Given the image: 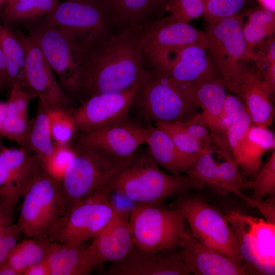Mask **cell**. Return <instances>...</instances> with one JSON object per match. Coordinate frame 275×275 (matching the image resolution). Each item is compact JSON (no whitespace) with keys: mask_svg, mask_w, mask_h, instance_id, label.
<instances>
[{"mask_svg":"<svg viewBox=\"0 0 275 275\" xmlns=\"http://www.w3.org/2000/svg\"><path fill=\"white\" fill-rule=\"evenodd\" d=\"M48 120L50 131L54 142L69 144L72 142L77 131L74 120L67 108L49 109Z\"/></svg>","mask_w":275,"mask_h":275,"instance_id":"obj_37","label":"cell"},{"mask_svg":"<svg viewBox=\"0 0 275 275\" xmlns=\"http://www.w3.org/2000/svg\"><path fill=\"white\" fill-rule=\"evenodd\" d=\"M247 0H206L203 16L210 23L238 14Z\"/></svg>","mask_w":275,"mask_h":275,"instance_id":"obj_41","label":"cell"},{"mask_svg":"<svg viewBox=\"0 0 275 275\" xmlns=\"http://www.w3.org/2000/svg\"><path fill=\"white\" fill-rule=\"evenodd\" d=\"M142 30L122 29L94 46L76 96L84 101L96 94L125 90L141 81L145 69L140 43Z\"/></svg>","mask_w":275,"mask_h":275,"instance_id":"obj_1","label":"cell"},{"mask_svg":"<svg viewBox=\"0 0 275 275\" xmlns=\"http://www.w3.org/2000/svg\"><path fill=\"white\" fill-rule=\"evenodd\" d=\"M129 213H120L89 245L98 264L115 263L126 258L135 246L130 229Z\"/></svg>","mask_w":275,"mask_h":275,"instance_id":"obj_21","label":"cell"},{"mask_svg":"<svg viewBox=\"0 0 275 275\" xmlns=\"http://www.w3.org/2000/svg\"><path fill=\"white\" fill-rule=\"evenodd\" d=\"M171 0H150L152 11H164L166 5Z\"/></svg>","mask_w":275,"mask_h":275,"instance_id":"obj_51","label":"cell"},{"mask_svg":"<svg viewBox=\"0 0 275 275\" xmlns=\"http://www.w3.org/2000/svg\"><path fill=\"white\" fill-rule=\"evenodd\" d=\"M9 253L6 262L19 275L32 265L45 259L50 241L46 235L29 237Z\"/></svg>","mask_w":275,"mask_h":275,"instance_id":"obj_30","label":"cell"},{"mask_svg":"<svg viewBox=\"0 0 275 275\" xmlns=\"http://www.w3.org/2000/svg\"><path fill=\"white\" fill-rule=\"evenodd\" d=\"M148 154L158 166L176 176H182L202 154H189L181 151L171 139L156 126H148L146 143Z\"/></svg>","mask_w":275,"mask_h":275,"instance_id":"obj_22","label":"cell"},{"mask_svg":"<svg viewBox=\"0 0 275 275\" xmlns=\"http://www.w3.org/2000/svg\"><path fill=\"white\" fill-rule=\"evenodd\" d=\"M179 121L190 136L203 144L207 149H212V140L210 131L204 123L200 113L196 114L185 120Z\"/></svg>","mask_w":275,"mask_h":275,"instance_id":"obj_45","label":"cell"},{"mask_svg":"<svg viewBox=\"0 0 275 275\" xmlns=\"http://www.w3.org/2000/svg\"><path fill=\"white\" fill-rule=\"evenodd\" d=\"M251 124V118L246 108L240 119L234 123L226 132L228 146L234 160L237 156L241 142Z\"/></svg>","mask_w":275,"mask_h":275,"instance_id":"obj_44","label":"cell"},{"mask_svg":"<svg viewBox=\"0 0 275 275\" xmlns=\"http://www.w3.org/2000/svg\"><path fill=\"white\" fill-rule=\"evenodd\" d=\"M149 63L152 68L163 72L179 84L188 86L221 76L210 60L206 48L199 45L170 51Z\"/></svg>","mask_w":275,"mask_h":275,"instance_id":"obj_16","label":"cell"},{"mask_svg":"<svg viewBox=\"0 0 275 275\" xmlns=\"http://www.w3.org/2000/svg\"><path fill=\"white\" fill-rule=\"evenodd\" d=\"M29 35L35 40L70 98L76 96L92 45L66 30L44 22L32 27Z\"/></svg>","mask_w":275,"mask_h":275,"instance_id":"obj_4","label":"cell"},{"mask_svg":"<svg viewBox=\"0 0 275 275\" xmlns=\"http://www.w3.org/2000/svg\"><path fill=\"white\" fill-rule=\"evenodd\" d=\"M134 102L149 120L183 121L191 118L198 106L192 86L179 84L166 74L152 68L144 69Z\"/></svg>","mask_w":275,"mask_h":275,"instance_id":"obj_5","label":"cell"},{"mask_svg":"<svg viewBox=\"0 0 275 275\" xmlns=\"http://www.w3.org/2000/svg\"><path fill=\"white\" fill-rule=\"evenodd\" d=\"M174 207L182 212L190 233L206 246L228 257L243 262L236 239L225 215L204 200L182 197Z\"/></svg>","mask_w":275,"mask_h":275,"instance_id":"obj_10","label":"cell"},{"mask_svg":"<svg viewBox=\"0 0 275 275\" xmlns=\"http://www.w3.org/2000/svg\"><path fill=\"white\" fill-rule=\"evenodd\" d=\"M46 259L51 275H89L98 264L89 246L50 242Z\"/></svg>","mask_w":275,"mask_h":275,"instance_id":"obj_23","label":"cell"},{"mask_svg":"<svg viewBox=\"0 0 275 275\" xmlns=\"http://www.w3.org/2000/svg\"><path fill=\"white\" fill-rule=\"evenodd\" d=\"M75 154L72 142L69 144L54 142L53 153L42 167L60 183L67 167Z\"/></svg>","mask_w":275,"mask_h":275,"instance_id":"obj_40","label":"cell"},{"mask_svg":"<svg viewBox=\"0 0 275 275\" xmlns=\"http://www.w3.org/2000/svg\"><path fill=\"white\" fill-rule=\"evenodd\" d=\"M0 275H19L7 262L0 264Z\"/></svg>","mask_w":275,"mask_h":275,"instance_id":"obj_50","label":"cell"},{"mask_svg":"<svg viewBox=\"0 0 275 275\" xmlns=\"http://www.w3.org/2000/svg\"><path fill=\"white\" fill-rule=\"evenodd\" d=\"M140 43L143 56L149 62L170 51L189 45L206 48L207 39L204 31L170 14L146 26L141 33Z\"/></svg>","mask_w":275,"mask_h":275,"instance_id":"obj_14","label":"cell"},{"mask_svg":"<svg viewBox=\"0 0 275 275\" xmlns=\"http://www.w3.org/2000/svg\"><path fill=\"white\" fill-rule=\"evenodd\" d=\"M41 166L37 156L25 147H1L0 201L15 207L23 198L31 179Z\"/></svg>","mask_w":275,"mask_h":275,"instance_id":"obj_17","label":"cell"},{"mask_svg":"<svg viewBox=\"0 0 275 275\" xmlns=\"http://www.w3.org/2000/svg\"><path fill=\"white\" fill-rule=\"evenodd\" d=\"M251 246L257 274L275 273V223L250 216Z\"/></svg>","mask_w":275,"mask_h":275,"instance_id":"obj_26","label":"cell"},{"mask_svg":"<svg viewBox=\"0 0 275 275\" xmlns=\"http://www.w3.org/2000/svg\"><path fill=\"white\" fill-rule=\"evenodd\" d=\"M256 207L264 216L265 220L275 223V195L271 194L265 201H260L254 203Z\"/></svg>","mask_w":275,"mask_h":275,"instance_id":"obj_47","label":"cell"},{"mask_svg":"<svg viewBox=\"0 0 275 275\" xmlns=\"http://www.w3.org/2000/svg\"><path fill=\"white\" fill-rule=\"evenodd\" d=\"M244 14H236L210 23L205 31L206 51L224 79L227 89L236 94L240 74L250 60L242 32Z\"/></svg>","mask_w":275,"mask_h":275,"instance_id":"obj_7","label":"cell"},{"mask_svg":"<svg viewBox=\"0 0 275 275\" xmlns=\"http://www.w3.org/2000/svg\"><path fill=\"white\" fill-rule=\"evenodd\" d=\"M135 205L160 206L173 196L204 187L187 175L178 177L160 169L148 154L134 155L104 184Z\"/></svg>","mask_w":275,"mask_h":275,"instance_id":"obj_2","label":"cell"},{"mask_svg":"<svg viewBox=\"0 0 275 275\" xmlns=\"http://www.w3.org/2000/svg\"><path fill=\"white\" fill-rule=\"evenodd\" d=\"M274 149V133L268 127L252 123L247 129L234 161L245 175L253 179L261 168L263 154Z\"/></svg>","mask_w":275,"mask_h":275,"instance_id":"obj_25","label":"cell"},{"mask_svg":"<svg viewBox=\"0 0 275 275\" xmlns=\"http://www.w3.org/2000/svg\"><path fill=\"white\" fill-rule=\"evenodd\" d=\"M148 127L126 120L116 125L88 132H77L72 142L78 146L98 149L125 162L145 143Z\"/></svg>","mask_w":275,"mask_h":275,"instance_id":"obj_15","label":"cell"},{"mask_svg":"<svg viewBox=\"0 0 275 275\" xmlns=\"http://www.w3.org/2000/svg\"><path fill=\"white\" fill-rule=\"evenodd\" d=\"M111 23L122 29L142 30L153 12L150 0H99Z\"/></svg>","mask_w":275,"mask_h":275,"instance_id":"obj_27","label":"cell"},{"mask_svg":"<svg viewBox=\"0 0 275 275\" xmlns=\"http://www.w3.org/2000/svg\"><path fill=\"white\" fill-rule=\"evenodd\" d=\"M155 126L164 131L182 152L189 154H203L208 150L203 144L190 136L177 121H158Z\"/></svg>","mask_w":275,"mask_h":275,"instance_id":"obj_39","label":"cell"},{"mask_svg":"<svg viewBox=\"0 0 275 275\" xmlns=\"http://www.w3.org/2000/svg\"><path fill=\"white\" fill-rule=\"evenodd\" d=\"M7 108V102H0V133L6 116Z\"/></svg>","mask_w":275,"mask_h":275,"instance_id":"obj_53","label":"cell"},{"mask_svg":"<svg viewBox=\"0 0 275 275\" xmlns=\"http://www.w3.org/2000/svg\"><path fill=\"white\" fill-rule=\"evenodd\" d=\"M72 144L76 154L59 183L68 207L104 185L127 161L117 160L95 148Z\"/></svg>","mask_w":275,"mask_h":275,"instance_id":"obj_9","label":"cell"},{"mask_svg":"<svg viewBox=\"0 0 275 275\" xmlns=\"http://www.w3.org/2000/svg\"><path fill=\"white\" fill-rule=\"evenodd\" d=\"M43 22L69 31L92 45L109 35L111 24L99 0H65L45 16Z\"/></svg>","mask_w":275,"mask_h":275,"instance_id":"obj_11","label":"cell"},{"mask_svg":"<svg viewBox=\"0 0 275 275\" xmlns=\"http://www.w3.org/2000/svg\"><path fill=\"white\" fill-rule=\"evenodd\" d=\"M140 84L141 81L122 91L93 95L78 107L67 108L74 120L77 132L100 130L125 120L135 101Z\"/></svg>","mask_w":275,"mask_h":275,"instance_id":"obj_12","label":"cell"},{"mask_svg":"<svg viewBox=\"0 0 275 275\" xmlns=\"http://www.w3.org/2000/svg\"><path fill=\"white\" fill-rule=\"evenodd\" d=\"M185 222L177 208L146 205H135L129 218L135 246L153 251L181 248L187 231Z\"/></svg>","mask_w":275,"mask_h":275,"instance_id":"obj_8","label":"cell"},{"mask_svg":"<svg viewBox=\"0 0 275 275\" xmlns=\"http://www.w3.org/2000/svg\"><path fill=\"white\" fill-rule=\"evenodd\" d=\"M227 86L221 76L207 78L192 86L193 99L201 108L202 120L208 128L214 143L219 145L218 122L226 95Z\"/></svg>","mask_w":275,"mask_h":275,"instance_id":"obj_24","label":"cell"},{"mask_svg":"<svg viewBox=\"0 0 275 275\" xmlns=\"http://www.w3.org/2000/svg\"><path fill=\"white\" fill-rule=\"evenodd\" d=\"M181 248L183 260L195 275H246L243 262L225 256L199 242L186 231Z\"/></svg>","mask_w":275,"mask_h":275,"instance_id":"obj_19","label":"cell"},{"mask_svg":"<svg viewBox=\"0 0 275 275\" xmlns=\"http://www.w3.org/2000/svg\"><path fill=\"white\" fill-rule=\"evenodd\" d=\"M22 275H51L50 267L46 259L29 266L22 272Z\"/></svg>","mask_w":275,"mask_h":275,"instance_id":"obj_48","label":"cell"},{"mask_svg":"<svg viewBox=\"0 0 275 275\" xmlns=\"http://www.w3.org/2000/svg\"><path fill=\"white\" fill-rule=\"evenodd\" d=\"M246 109L245 105L237 96L226 94L218 122L219 150L231 154L226 140V132Z\"/></svg>","mask_w":275,"mask_h":275,"instance_id":"obj_36","label":"cell"},{"mask_svg":"<svg viewBox=\"0 0 275 275\" xmlns=\"http://www.w3.org/2000/svg\"><path fill=\"white\" fill-rule=\"evenodd\" d=\"M7 79V74L5 60L0 46V92H2L5 88Z\"/></svg>","mask_w":275,"mask_h":275,"instance_id":"obj_49","label":"cell"},{"mask_svg":"<svg viewBox=\"0 0 275 275\" xmlns=\"http://www.w3.org/2000/svg\"><path fill=\"white\" fill-rule=\"evenodd\" d=\"M67 207L60 183L41 166L23 195L16 224L21 234L28 237L46 235Z\"/></svg>","mask_w":275,"mask_h":275,"instance_id":"obj_6","label":"cell"},{"mask_svg":"<svg viewBox=\"0 0 275 275\" xmlns=\"http://www.w3.org/2000/svg\"><path fill=\"white\" fill-rule=\"evenodd\" d=\"M4 2L3 0H0V8L1 7L2 5L4 4Z\"/></svg>","mask_w":275,"mask_h":275,"instance_id":"obj_55","label":"cell"},{"mask_svg":"<svg viewBox=\"0 0 275 275\" xmlns=\"http://www.w3.org/2000/svg\"><path fill=\"white\" fill-rule=\"evenodd\" d=\"M212 152L213 149L201 154L186 174L203 187H207L219 194L226 195L216 178L217 163L212 156Z\"/></svg>","mask_w":275,"mask_h":275,"instance_id":"obj_34","label":"cell"},{"mask_svg":"<svg viewBox=\"0 0 275 275\" xmlns=\"http://www.w3.org/2000/svg\"><path fill=\"white\" fill-rule=\"evenodd\" d=\"M249 63L240 74L236 95L245 103L252 123L268 128L272 124L274 114L271 101L273 96L259 70L253 63L252 66Z\"/></svg>","mask_w":275,"mask_h":275,"instance_id":"obj_20","label":"cell"},{"mask_svg":"<svg viewBox=\"0 0 275 275\" xmlns=\"http://www.w3.org/2000/svg\"><path fill=\"white\" fill-rule=\"evenodd\" d=\"M25 53L22 88L49 109L71 107V99L64 91L39 45L29 34L16 35Z\"/></svg>","mask_w":275,"mask_h":275,"instance_id":"obj_13","label":"cell"},{"mask_svg":"<svg viewBox=\"0 0 275 275\" xmlns=\"http://www.w3.org/2000/svg\"><path fill=\"white\" fill-rule=\"evenodd\" d=\"M4 3L7 4L8 3H10L14 0H3Z\"/></svg>","mask_w":275,"mask_h":275,"instance_id":"obj_54","label":"cell"},{"mask_svg":"<svg viewBox=\"0 0 275 275\" xmlns=\"http://www.w3.org/2000/svg\"><path fill=\"white\" fill-rule=\"evenodd\" d=\"M158 251L136 246L123 260L112 263L104 272L107 275H189L181 248Z\"/></svg>","mask_w":275,"mask_h":275,"instance_id":"obj_18","label":"cell"},{"mask_svg":"<svg viewBox=\"0 0 275 275\" xmlns=\"http://www.w3.org/2000/svg\"><path fill=\"white\" fill-rule=\"evenodd\" d=\"M215 151L225 158L223 162L216 163V166L215 174L219 184L226 195L233 193L241 197L247 202L249 198L244 196L241 191L250 189L249 181H245L241 177L238 166L230 153L219 150Z\"/></svg>","mask_w":275,"mask_h":275,"instance_id":"obj_33","label":"cell"},{"mask_svg":"<svg viewBox=\"0 0 275 275\" xmlns=\"http://www.w3.org/2000/svg\"><path fill=\"white\" fill-rule=\"evenodd\" d=\"M243 14L247 17L242 32L248 53L274 36L275 13L260 6Z\"/></svg>","mask_w":275,"mask_h":275,"instance_id":"obj_29","label":"cell"},{"mask_svg":"<svg viewBox=\"0 0 275 275\" xmlns=\"http://www.w3.org/2000/svg\"><path fill=\"white\" fill-rule=\"evenodd\" d=\"M110 193L103 185L69 206L49 227V241L79 246L101 233L121 213Z\"/></svg>","mask_w":275,"mask_h":275,"instance_id":"obj_3","label":"cell"},{"mask_svg":"<svg viewBox=\"0 0 275 275\" xmlns=\"http://www.w3.org/2000/svg\"><path fill=\"white\" fill-rule=\"evenodd\" d=\"M260 6L275 13V0H257Z\"/></svg>","mask_w":275,"mask_h":275,"instance_id":"obj_52","label":"cell"},{"mask_svg":"<svg viewBox=\"0 0 275 275\" xmlns=\"http://www.w3.org/2000/svg\"><path fill=\"white\" fill-rule=\"evenodd\" d=\"M14 209L0 201V264L6 262L8 255L4 244V237L8 226L12 223Z\"/></svg>","mask_w":275,"mask_h":275,"instance_id":"obj_46","label":"cell"},{"mask_svg":"<svg viewBox=\"0 0 275 275\" xmlns=\"http://www.w3.org/2000/svg\"><path fill=\"white\" fill-rule=\"evenodd\" d=\"M60 0L13 1L6 4L3 11L5 22L34 21L50 13Z\"/></svg>","mask_w":275,"mask_h":275,"instance_id":"obj_32","label":"cell"},{"mask_svg":"<svg viewBox=\"0 0 275 275\" xmlns=\"http://www.w3.org/2000/svg\"><path fill=\"white\" fill-rule=\"evenodd\" d=\"M206 0H171L164 11L186 22L203 16Z\"/></svg>","mask_w":275,"mask_h":275,"instance_id":"obj_42","label":"cell"},{"mask_svg":"<svg viewBox=\"0 0 275 275\" xmlns=\"http://www.w3.org/2000/svg\"><path fill=\"white\" fill-rule=\"evenodd\" d=\"M0 46L5 60L7 79L5 88L10 92L15 84L22 87L25 66L24 49L16 35L6 25H0Z\"/></svg>","mask_w":275,"mask_h":275,"instance_id":"obj_28","label":"cell"},{"mask_svg":"<svg viewBox=\"0 0 275 275\" xmlns=\"http://www.w3.org/2000/svg\"><path fill=\"white\" fill-rule=\"evenodd\" d=\"M6 116L0 133V137L16 142L21 147H25L28 143L33 119L30 120L8 105Z\"/></svg>","mask_w":275,"mask_h":275,"instance_id":"obj_38","label":"cell"},{"mask_svg":"<svg viewBox=\"0 0 275 275\" xmlns=\"http://www.w3.org/2000/svg\"><path fill=\"white\" fill-rule=\"evenodd\" d=\"M252 61L262 74L269 69L275 67V38L272 36L258 47L247 53Z\"/></svg>","mask_w":275,"mask_h":275,"instance_id":"obj_43","label":"cell"},{"mask_svg":"<svg viewBox=\"0 0 275 275\" xmlns=\"http://www.w3.org/2000/svg\"><path fill=\"white\" fill-rule=\"evenodd\" d=\"M249 183L250 189L253 190L252 197L247 202L250 207H253L254 203L262 201L265 197L275 194L274 150L267 162Z\"/></svg>","mask_w":275,"mask_h":275,"instance_id":"obj_35","label":"cell"},{"mask_svg":"<svg viewBox=\"0 0 275 275\" xmlns=\"http://www.w3.org/2000/svg\"><path fill=\"white\" fill-rule=\"evenodd\" d=\"M49 108L38 101L37 114L26 146L38 158L43 166L52 155L54 148L49 126Z\"/></svg>","mask_w":275,"mask_h":275,"instance_id":"obj_31","label":"cell"},{"mask_svg":"<svg viewBox=\"0 0 275 275\" xmlns=\"http://www.w3.org/2000/svg\"><path fill=\"white\" fill-rule=\"evenodd\" d=\"M14 1H19V2H21V1H25V0H14Z\"/></svg>","mask_w":275,"mask_h":275,"instance_id":"obj_56","label":"cell"}]
</instances>
